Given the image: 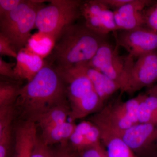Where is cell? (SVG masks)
Listing matches in <instances>:
<instances>
[{
    "instance_id": "4",
    "label": "cell",
    "mask_w": 157,
    "mask_h": 157,
    "mask_svg": "<svg viewBox=\"0 0 157 157\" xmlns=\"http://www.w3.org/2000/svg\"><path fill=\"white\" fill-rule=\"evenodd\" d=\"M80 0H51L39 10L36 27L43 37L53 41L81 17Z\"/></svg>"
},
{
    "instance_id": "18",
    "label": "cell",
    "mask_w": 157,
    "mask_h": 157,
    "mask_svg": "<svg viewBox=\"0 0 157 157\" xmlns=\"http://www.w3.org/2000/svg\"><path fill=\"white\" fill-rule=\"evenodd\" d=\"M74 122H65L63 123L42 131L41 138L46 145L55 144H68L70 137L76 128Z\"/></svg>"
},
{
    "instance_id": "22",
    "label": "cell",
    "mask_w": 157,
    "mask_h": 157,
    "mask_svg": "<svg viewBox=\"0 0 157 157\" xmlns=\"http://www.w3.org/2000/svg\"><path fill=\"white\" fill-rule=\"evenodd\" d=\"M54 42L47 37H42L39 40L32 38L29 41L28 47L29 53L45 57L49 55L53 48Z\"/></svg>"
},
{
    "instance_id": "7",
    "label": "cell",
    "mask_w": 157,
    "mask_h": 157,
    "mask_svg": "<svg viewBox=\"0 0 157 157\" xmlns=\"http://www.w3.org/2000/svg\"><path fill=\"white\" fill-rule=\"evenodd\" d=\"M144 94H139L125 102L109 104L99 111L117 132L130 128L139 124L138 108Z\"/></svg>"
},
{
    "instance_id": "11",
    "label": "cell",
    "mask_w": 157,
    "mask_h": 157,
    "mask_svg": "<svg viewBox=\"0 0 157 157\" xmlns=\"http://www.w3.org/2000/svg\"><path fill=\"white\" fill-rule=\"evenodd\" d=\"M56 70L66 85L70 107L95 90L90 79L79 65L66 70Z\"/></svg>"
},
{
    "instance_id": "17",
    "label": "cell",
    "mask_w": 157,
    "mask_h": 157,
    "mask_svg": "<svg viewBox=\"0 0 157 157\" xmlns=\"http://www.w3.org/2000/svg\"><path fill=\"white\" fill-rule=\"evenodd\" d=\"M104 105L95 90L89 94L78 103L70 107L69 118L71 122L86 117L103 109Z\"/></svg>"
},
{
    "instance_id": "13",
    "label": "cell",
    "mask_w": 157,
    "mask_h": 157,
    "mask_svg": "<svg viewBox=\"0 0 157 157\" xmlns=\"http://www.w3.org/2000/svg\"><path fill=\"white\" fill-rule=\"evenodd\" d=\"M155 2L151 0H131L113 11L116 23L119 30L129 31L144 25L143 11Z\"/></svg>"
},
{
    "instance_id": "28",
    "label": "cell",
    "mask_w": 157,
    "mask_h": 157,
    "mask_svg": "<svg viewBox=\"0 0 157 157\" xmlns=\"http://www.w3.org/2000/svg\"><path fill=\"white\" fill-rule=\"evenodd\" d=\"M15 63H11L5 61L2 57H0V74L4 76L12 79V80L20 81L14 72V67Z\"/></svg>"
},
{
    "instance_id": "14",
    "label": "cell",
    "mask_w": 157,
    "mask_h": 157,
    "mask_svg": "<svg viewBox=\"0 0 157 157\" xmlns=\"http://www.w3.org/2000/svg\"><path fill=\"white\" fill-rule=\"evenodd\" d=\"M14 157H30L38 135L37 124L33 122L22 121L14 130Z\"/></svg>"
},
{
    "instance_id": "8",
    "label": "cell",
    "mask_w": 157,
    "mask_h": 157,
    "mask_svg": "<svg viewBox=\"0 0 157 157\" xmlns=\"http://www.w3.org/2000/svg\"><path fill=\"white\" fill-rule=\"evenodd\" d=\"M117 132L137 157H149L157 151V124L139 123Z\"/></svg>"
},
{
    "instance_id": "21",
    "label": "cell",
    "mask_w": 157,
    "mask_h": 157,
    "mask_svg": "<svg viewBox=\"0 0 157 157\" xmlns=\"http://www.w3.org/2000/svg\"><path fill=\"white\" fill-rule=\"evenodd\" d=\"M18 81L12 80L0 82V107L14 106L21 88Z\"/></svg>"
},
{
    "instance_id": "32",
    "label": "cell",
    "mask_w": 157,
    "mask_h": 157,
    "mask_svg": "<svg viewBox=\"0 0 157 157\" xmlns=\"http://www.w3.org/2000/svg\"><path fill=\"white\" fill-rule=\"evenodd\" d=\"M103 1L108 7L117 9L130 2L131 0H103Z\"/></svg>"
},
{
    "instance_id": "9",
    "label": "cell",
    "mask_w": 157,
    "mask_h": 157,
    "mask_svg": "<svg viewBox=\"0 0 157 157\" xmlns=\"http://www.w3.org/2000/svg\"><path fill=\"white\" fill-rule=\"evenodd\" d=\"M115 37L117 46L124 47L134 58L157 51V32L147 27L122 31Z\"/></svg>"
},
{
    "instance_id": "16",
    "label": "cell",
    "mask_w": 157,
    "mask_h": 157,
    "mask_svg": "<svg viewBox=\"0 0 157 157\" xmlns=\"http://www.w3.org/2000/svg\"><path fill=\"white\" fill-rule=\"evenodd\" d=\"M23 51L17 54L14 72L19 80L26 79L29 82L45 66V62L41 56Z\"/></svg>"
},
{
    "instance_id": "10",
    "label": "cell",
    "mask_w": 157,
    "mask_h": 157,
    "mask_svg": "<svg viewBox=\"0 0 157 157\" xmlns=\"http://www.w3.org/2000/svg\"><path fill=\"white\" fill-rule=\"evenodd\" d=\"M157 81V51L137 58L132 68L124 92L133 94Z\"/></svg>"
},
{
    "instance_id": "15",
    "label": "cell",
    "mask_w": 157,
    "mask_h": 157,
    "mask_svg": "<svg viewBox=\"0 0 157 157\" xmlns=\"http://www.w3.org/2000/svg\"><path fill=\"white\" fill-rule=\"evenodd\" d=\"M78 65L83 69L90 79L103 105L114 93L118 90H121L120 86L116 82L90 67L87 63Z\"/></svg>"
},
{
    "instance_id": "26",
    "label": "cell",
    "mask_w": 157,
    "mask_h": 157,
    "mask_svg": "<svg viewBox=\"0 0 157 157\" xmlns=\"http://www.w3.org/2000/svg\"><path fill=\"white\" fill-rule=\"evenodd\" d=\"M54 151L48 145L44 143L41 137H37L30 157H54Z\"/></svg>"
},
{
    "instance_id": "23",
    "label": "cell",
    "mask_w": 157,
    "mask_h": 157,
    "mask_svg": "<svg viewBox=\"0 0 157 157\" xmlns=\"http://www.w3.org/2000/svg\"><path fill=\"white\" fill-rule=\"evenodd\" d=\"M12 141V127L0 132V157H9Z\"/></svg>"
},
{
    "instance_id": "6",
    "label": "cell",
    "mask_w": 157,
    "mask_h": 157,
    "mask_svg": "<svg viewBox=\"0 0 157 157\" xmlns=\"http://www.w3.org/2000/svg\"><path fill=\"white\" fill-rule=\"evenodd\" d=\"M80 10L85 25L96 33L106 37L110 32L119 30L113 11L109 10L103 0L82 1Z\"/></svg>"
},
{
    "instance_id": "20",
    "label": "cell",
    "mask_w": 157,
    "mask_h": 157,
    "mask_svg": "<svg viewBox=\"0 0 157 157\" xmlns=\"http://www.w3.org/2000/svg\"><path fill=\"white\" fill-rule=\"evenodd\" d=\"M139 123L157 124V95L147 94L138 108Z\"/></svg>"
},
{
    "instance_id": "12",
    "label": "cell",
    "mask_w": 157,
    "mask_h": 157,
    "mask_svg": "<svg viewBox=\"0 0 157 157\" xmlns=\"http://www.w3.org/2000/svg\"><path fill=\"white\" fill-rule=\"evenodd\" d=\"M90 121L100 129L101 142L106 147L108 157H137L100 113L92 117Z\"/></svg>"
},
{
    "instance_id": "30",
    "label": "cell",
    "mask_w": 157,
    "mask_h": 157,
    "mask_svg": "<svg viewBox=\"0 0 157 157\" xmlns=\"http://www.w3.org/2000/svg\"><path fill=\"white\" fill-rule=\"evenodd\" d=\"M24 0H0V16L16 9Z\"/></svg>"
},
{
    "instance_id": "31",
    "label": "cell",
    "mask_w": 157,
    "mask_h": 157,
    "mask_svg": "<svg viewBox=\"0 0 157 157\" xmlns=\"http://www.w3.org/2000/svg\"><path fill=\"white\" fill-rule=\"evenodd\" d=\"M54 157H78V152L68 145V143L60 144V146L54 151Z\"/></svg>"
},
{
    "instance_id": "2",
    "label": "cell",
    "mask_w": 157,
    "mask_h": 157,
    "mask_svg": "<svg viewBox=\"0 0 157 157\" xmlns=\"http://www.w3.org/2000/svg\"><path fill=\"white\" fill-rule=\"evenodd\" d=\"M105 38L90 29L85 24H73L56 40L45 64L56 69L66 70L88 63L106 41Z\"/></svg>"
},
{
    "instance_id": "5",
    "label": "cell",
    "mask_w": 157,
    "mask_h": 157,
    "mask_svg": "<svg viewBox=\"0 0 157 157\" xmlns=\"http://www.w3.org/2000/svg\"><path fill=\"white\" fill-rule=\"evenodd\" d=\"M130 55L121 56L117 46L113 47L107 42L103 43L88 64L103 73L120 86L124 92L128 79L135 62Z\"/></svg>"
},
{
    "instance_id": "3",
    "label": "cell",
    "mask_w": 157,
    "mask_h": 157,
    "mask_svg": "<svg viewBox=\"0 0 157 157\" xmlns=\"http://www.w3.org/2000/svg\"><path fill=\"white\" fill-rule=\"evenodd\" d=\"M45 2L24 0L16 9L0 16V34L8 39L17 53L27 47L32 38L37 14Z\"/></svg>"
},
{
    "instance_id": "29",
    "label": "cell",
    "mask_w": 157,
    "mask_h": 157,
    "mask_svg": "<svg viewBox=\"0 0 157 157\" xmlns=\"http://www.w3.org/2000/svg\"><path fill=\"white\" fill-rule=\"evenodd\" d=\"M17 52L13 48L8 39L0 34V55L16 59Z\"/></svg>"
},
{
    "instance_id": "27",
    "label": "cell",
    "mask_w": 157,
    "mask_h": 157,
    "mask_svg": "<svg viewBox=\"0 0 157 157\" xmlns=\"http://www.w3.org/2000/svg\"><path fill=\"white\" fill-rule=\"evenodd\" d=\"M102 145L100 143L77 151L78 157H108Z\"/></svg>"
},
{
    "instance_id": "24",
    "label": "cell",
    "mask_w": 157,
    "mask_h": 157,
    "mask_svg": "<svg viewBox=\"0 0 157 157\" xmlns=\"http://www.w3.org/2000/svg\"><path fill=\"white\" fill-rule=\"evenodd\" d=\"M16 114L14 105L0 107V132L11 126Z\"/></svg>"
},
{
    "instance_id": "1",
    "label": "cell",
    "mask_w": 157,
    "mask_h": 157,
    "mask_svg": "<svg viewBox=\"0 0 157 157\" xmlns=\"http://www.w3.org/2000/svg\"><path fill=\"white\" fill-rule=\"evenodd\" d=\"M69 104L64 81L55 68L45 64L33 79L21 88L15 103L23 121L36 123L51 109Z\"/></svg>"
},
{
    "instance_id": "33",
    "label": "cell",
    "mask_w": 157,
    "mask_h": 157,
    "mask_svg": "<svg viewBox=\"0 0 157 157\" xmlns=\"http://www.w3.org/2000/svg\"><path fill=\"white\" fill-rule=\"evenodd\" d=\"M147 94H153L157 95V85L149 90Z\"/></svg>"
},
{
    "instance_id": "19",
    "label": "cell",
    "mask_w": 157,
    "mask_h": 157,
    "mask_svg": "<svg viewBox=\"0 0 157 157\" xmlns=\"http://www.w3.org/2000/svg\"><path fill=\"white\" fill-rule=\"evenodd\" d=\"M69 107L70 104H67L55 107L42 115L36 124L42 131L67 122L70 112Z\"/></svg>"
},
{
    "instance_id": "25",
    "label": "cell",
    "mask_w": 157,
    "mask_h": 157,
    "mask_svg": "<svg viewBox=\"0 0 157 157\" xmlns=\"http://www.w3.org/2000/svg\"><path fill=\"white\" fill-rule=\"evenodd\" d=\"M143 14L144 25L147 28L157 32V2L144 9Z\"/></svg>"
},
{
    "instance_id": "34",
    "label": "cell",
    "mask_w": 157,
    "mask_h": 157,
    "mask_svg": "<svg viewBox=\"0 0 157 157\" xmlns=\"http://www.w3.org/2000/svg\"><path fill=\"white\" fill-rule=\"evenodd\" d=\"M149 157H157V151L155 152L153 154L150 156Z\"/></svg>"
}]
</instances>
